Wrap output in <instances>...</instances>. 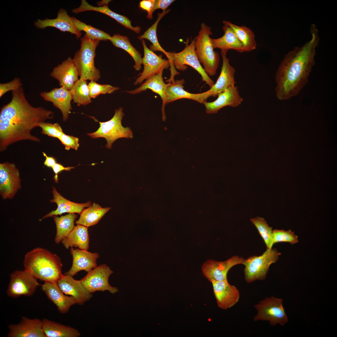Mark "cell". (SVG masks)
<instances>
[{"mask_svg":"<svg viewBox=\"0 0 337 337\" xmlns=\"http://www.w3.org/2000/svg\"><path fill=\"white\" fill-rule=\"evenodd\" d=\"M12 98L2 106L0 113V151L3 152L13 143L23 140L39 142L31 130L41 123L52 119L53 111L32 106L26 99L22 86L12 91Z\"/></svg>","mask_w":337,"mask_h":337,"instance_id":"6da1fadb","label":"cell"},{"mask_svg":"<svg viewBox=\"0 0 337 337\" xmlns=\"http://www.w3.org/2000/svg\"><path fill=\"white\" fill-rule=\"evenodd\" d=\"M310 31L311 39L302 47H295L284 57L277 70L275 88L280 100H289L298 95L308 82V77L315 64V48L320 40L314 24Z\"/></svg>","mask_w":337,"mask_h":337,"instance_id":"7a4b0ae2","label":"cell"},{"mask_svg":"<svg viewBox=\"0 0 337 337\" xmlns=\"http://www.w3.org/2000/svg\"><path fill=\"white\" fill-rule=\"evenodd\" d=\"M23 266L25 270L44 282L57 283L63 275L61 258L42 248L28 252L24 256Z\"/></svg>","mask_w":337,"mask_h":337,"instance_id":"3957f363","label":"cell"},{"mask_svg":"<svg viewBox=\"0 0 337 337\" xmlns=\"http://www.w3.org/2000/svg\"><path fill=\"white\" fill-rule=\"evenodd\" d=\"M100 42L91 39L85 34L81 39L80 48L72 59L80 78L95 82L100 79V70L94 63L95 50Z\"/></svg>","mask_w":337,"mask_h":337,"instance_id":"277c9868","label":"cell"},{"mask_svg":"<svg viewBox=\"0 0 337 337\" xmlns=\"http://www.w3.org/2000/svg\"><path fill=\"white\" fill-rule=\"evenodd\" d=\"M196 42L195 37L191 40L189 44V39L188 38L184 42L185 47L182 51L178 53L168 52L167 58L170 63L171 76H173L178 74L174 67L178 70L184 71L188 68L186 65L189 66L200 74L202 81L211 88L214 85V81L206 73L198 59L195 51Z\"/></svg>","mask_w":337,"mask_h":337,"instance_id":"5b68a950","label":"cell"},{"mask_svg":"<svg viewBox=\"0 0 337 337\" xmlns=\"http://www.w3.org/2000/svg\"><path fill=\"white\" fill-rule=\"evenodd\" d=\"M212 35L210 27L202 23L198 34L195 37V51L198 59L206 73L210 76L215 75L220 61L219 54L214 50L212 45L210 37Z\"/></svg>","mask_w":337,"mask_h":337,"instance_id":"8992f818","label":"cell"},{"mask_svg":"<svg viewBox=\"0 0 337 337\" xmlns=\"http://www.w3.org/2000/svg\"><path fill=\"white\" fill-rule=\"evenodd\" d=\"M124 115L122 108L115 109L114 115L109 120L105 122L97 120L100 124L99 128L88 135L93 138H105L107 142L105 147L109 149L112 148L113 143L118 139L132 138L133 133L130 128L124 127L122 125L121 120Z\"/></svg>","mask_w":337,"mask_h":337,"instance_id":"52a82bcc","label":"cell"},{"mask_svg":"<svg viewBox=\"0 0 337 337\" xmlns=\"http://www.w3.org/2000/svg\"><path fill=\"white\" fill-rule=\"evenodd\" d=\"M281 255L276 248H271L267 249L261 255L254 256L245 259L242 264L245 266L244 271L246 282L250 283L265 279L270 266L278 260Z\"/></svg>","mask_w":337,"mask_h":337,"instance_id":"ba28073f","label":"cell"},{"mask_svg":"<svg viewBox=\"0 0 337 337\" xmlns=\"http://www.w3.org/2000/svg\"><path fill=\"white\" fill-rule=\"evenodd\" d=\"M283 301L281 298L273 296L260 301L254 305L257 312L253 318L254 320L268 321L272 326L279 324L284 326L288 320L282 305Z\"/></svg>","mask_w":337,"mask_h":337,"instance_id":"9c48e42d","label":"cell"},{"mask_svg":"<svg viewBox=\"0 0 337 337\" xmlns=\"http://www.w3.org/2000/svg\"><path fill=\"white\" fill-rule=\"evenodd\" d=\"M40 285L37 279L28 271L17 270L10 275L7 294L14 298L31 296Z\"/></svg>","mask_w":337,"mask_h":337,"instance_id":"30bf717a","label":"cell"},{"mask_svg":"<svg viewBox=\"0 0 337 337\" xmlns=\"http://www.w3.org/2000/svg\"><path fill=\"white\" fill-rule=\"evenodd\" d=\"M113 271L105 264L96 266L80 280L83 285L90 293L96 291H108L113 294L118 291L117 288L111 286L108 280Z\"/></svg>","mask_w":337,"mask_h":337,"instance_id":"8fae6325","label":"cell"},{"mask_svg":"<svg viewBox=\"0 0 337 337\" xmlns=\"http://www.w3.org/2000/svg\"><path fill=\"white\" fill-rule=\"evenodd\" d=\"M144 48V56L142 58L144 70L135 80L134 85L141 84L145 80L163 72L170 66L168 60L162 58V55L158 56L147 46L144 39L141 40Z\"/></svg>","mask_w":337,"mask_h":337,"instance_id":"7c38bea8","label":"cell"},{"mask_svg":"<svg viewBox=\"0 0 337 337\" xmlns=\"http://www.w3.org/2000/svg\"><path fill=\"white\" fill-rule=\"evenodd\" d=\"M18 169L8 162L0 164V193L3 199L12 198L21 188Z\"/></svg>","mask_w":337,"mask_h":337,"instance_id":"4fadbf2b","label":"cell"},{"mask_svg":"<svg viewBox=\"0 0 337 337\" xmlns=\"http://www.w3.org/2000/svg\"><path fill=\"white\" fill-rule=\"evenodd\" d=\"M244 260L243 258L237 256L223 261L209 259L203 263L201 270L204 276L209 281L212 280L218 281L226 280L230 269L237 265L242 264Z\"/></svg>","mask_w":337,"mask_h":337,"instance_id":"5bb4252c","label":"cell"},{"mask_svg":"<svg viewBox=\"0 0 337 337\" xmlns=\"http://www.w3.org/2000/svg\"><path fill=\"white\" fill-rule=\"evenodd\" d=\"M210 282L219 308L226 310L238 302L240 297L239 291L235 286L230 284L227 279L218 281L212 280Z\"/></svg>","mask_w":337,"mask_h":337,"instance_id":"9a60e30c","label":"cell"},{"mask_svg":"<svg viewBox=\"0 0 337 337\" xmlns=\"http://www.w3.org/2000/svg\"><path fill=\"white\" fill-rule=\"evenodd\" d=\"M9 337H46L42 329V320L23 316L17 324L8 325Z\"/></svg>","mask_w":337,"mask_h":337,"instance_id":"2e32d148","label":"cell"},{"mask_svg":"<svg viewBox=\"0 0 337 337\" xmlns=\"http://www.w3.org/2000/svg\"><path fill=\"white\" fill-rule=\"evenodd\" d=\"M70 253L73 258L72 265L65 275L73 276L80 271L88 272L97 266L96 261L99 256L98 253L73 247L70 248Z\"/></svg>","mask_w":337,"mask_h":337,"instance_id":"e0dca14e","label":"cell"},{"mask_svg":"<svg viewBox=\"0 0 337 337\" xmlns=\"http://www.w3.org/2000/svg\"><path fill=\"white\" fill-rule=\"evenodd\" d=\"M40 95L44 100L51 102L53 105L59 109L62 115L63 121L68 119L72 107L71 101L73 98L70 91L61 87L54 88L49 91H43Z\"/></svg>","mask_w":337,"mask_h":337,"instance_id":"ac0fdd59","label":"cell"},{"mask_svg":"<svg viewBox=\"0 0 337 337\" xmlns=\"http://www.w3.org/2000/svg\"><path fill=\"white\" fill-rule=\"evenodd\" d=\"M218 97L211 102H204L203 104L206 111L209 114H216L222 108L227 106L236 107L241 104L243 99L240 95L237 88L235 85L229 86L224 91L218 94Z\"/></svg>","mask_w":337,"mask_h":337,"instance_id":"d6986e66","label":"cell"},{"mask_svg":"<svg viewBox=\"0 0 337 337\" xmlns=\"http://www.w3.org/2000/svg\"><path fill=\"white\" fill-rule=\"evenodd\" d=\"M35 26L38 29H43L48 27H53L61 32H69L75 34L77 38L82 35L76 27L72 17L67 13L66 10L60 9L58 12L57 17L54 19H38L34 22Z\"/></svg>","mask_w":337,"mask_h":337,"instance_id":"ffe728a7","label":"cell"},{"mask_svg":"<svg viewBox=\"0 0 337 337\" xmlns=\"http://www.w3.org/2000/svg\"><path fill=\"white\" fill-rule=\"evenodd\" d=\"M57 284L65 294L73 297L78 304H84L92 296V294L85 288L81 280H76L71 276L63 275Z\"/></svg>","mask_w":337,"mask_h":337,"instance_id":"44dd1931","label":"cell"},{"mask_svg":"<svg viewBox=\"0 0 337 337\" xmlns=\"http://www.w3.org/2000/svg\"><path fill=\"white\" fill-rule=\"evenodd\" d=\"M51 76L59 81L61 87L70 90L78 80L77 70L72 59L69 57L55 67Z\"/></svg>","mask_w":337,"mask_h":337,"instance_id":"7402d4cb","label":"cell"},{"mask_svg":"<svg viewBox=\"0 0 337 337\" xmlns=\"http://www.w3.org/2000/svg\"><path fill=\"white\" fill-rule=\"evenodd\" d=\"M41 289L61 314L67 313L72 305L76 304V300L73 297L64 294L57 283L45 282L41 285Z\"/></svg>","mask_w":337,"mask_h":337,"instance_id":"603a6c76","label":"cell"},{"mask_svg":"<svg viewBox=\"0 0 337 337\" xmlns=\"http://www.w3.org/2000/svg\"><path fill=\"white\" fill-rule=\"evenodd\" d=\"M222 64L220 75L215 83L206 91L208 97H215L224 91L229 86L235 85V69L230 64L226 54L221 52Z\"/></svg>","mask_w":337,"mask_h":337,"instance_id":"cb8c5ba5","label":"cell"},{"mask_svg":"<svg viewBox=\"0 0 337 337\" xmlns=\"http://www.w3.org/2000/svg\"><path fill=\"white\" fill-rule=\"evenodd\" d=\"M52 193L53 199L51 200L50 202L56 203L57 208L55 210L52 211L44 216L40 219V221L65 213H77L80 215L85 208L88 207L91 205V203L90 201L82 203L71 201L61 195L54 187H53Z\"/></svg>","mask_w":337,"mask_h":337,"instance_id":"d4e9b609","label":"cell"},{"mask_svg":"<svg viewBox=\"0 0 337 337\" xmlns=\"http://www.w3.org/2000/svg\"><path fill=\"white\" fill-rule=\"evenodd\" d=\"M185 82L183 79L169 83L166 90V104L181 99H188L203 103L208 98L206 91L199 94H193L185 91L183 85Z\"/></svg>","mask_w":337,"mask_h":337,"instance_id":"484cf974","label":"cell"},{"mask_svg":"<svg viewBox=\"0 0 337 337\" xmlns=\"http://www.w3.org/2000/svg\"><path fill=\"white\" fill-rule=\"evenodd\" d=\"M163 72L156 74L147 79L140 87L132 90L127 91V92L130 94H135L149 89L158 94L162 100V118L163 121H164L166 119L164 108L166 105V90L168 84H165L163 81Z\"/></svg>","mask_w":337,"mask_h":337,"instance_id":"4316f807","label":"cell"},{"mask_svg":"<svg viewBox=\"0 0 337 337\" xmlns=\"http://www.w3.org/2000/svg\"><path fill=\"white\" fill-rule=\"evenodd\" d=\"M87 11H95L106 15L115 20L126 28L137 33H139L141 30V27L138 26L135 27L131 25V21L127 17L116 13L110 10L108 7V4L100 7H95L90 4L85 0H82L80 6L72 11L73 12L75 13Z\"/></svg>","mask_w":337,"mask_h":337,"instance_id":"83f0119b","label":"cell"},{"mask_svg":"<svg viewBox=\"0 0 337 337\" xmlns=\"http://www.w3.org/2000/svg\"><path fill=\"white\" fill-rule=\"evenodd\" d=\"M222 29L224 34L222 37L211 39L214 49L219 48L221 50V52L225 54L230 49L234 50L239 53L244 52L243 45L233 29L226 25H224Z\"/></svg>","mask_w":337,"mask_h":337,"instance_id":"f1b7e54d","label":"cell"},{"mask_svg":"<svg viewBox=\"0 0 337 337\" xmlns=\"http://www.w3.org/2000/svg\"><path fill=\"white\" fill-rule=\"evenodd\" d=\"M88 228L80 224L75 226L68 235L62 241L64 247L66 249L75 247L87 250L89 245Z\"/></svg>","mask_w":337,"mask_h":337,"instance_id":"f546056e","label":"cell"},{"mask_svg":"<svg viewBox=\"0 0 337 337\" xmlns=\"http://www.w3.org/2000/svg\"><path fill=\"white\" fill-rule=\"evenodd\" d=\"M42 329L46 337H78L81 334L76 329L46 319L42 320Z\"/></svg>","mask_w":337,"mask_h":337,"instance_id":"4dcf8cb0","label":"cell"},{"mask_svg":"<svg viewBox=\"0 0 337 337\" xmlns=\"http://www.w3.org/2000/svg\"><path fill=\"white\" fill-rule=\"evenodd\" d=\"M110 208L109 207L102 208L98 204L93 203L91 206L83 210L76 223L87 227L95 225Z\"/></svg>","mask_w":337,"mask_h":337,"instance_id":"1f68e13d","label":"cell"},{"mask_svg":"<svg viewBox=\"0 0 337 337\" xmlns=\"http://www.w3.org/2000/svg\"><path fill=\"white\" fill-rule=\"evenodd\" d=\"M224 25L230 27L234 31L238 39L243 46L244 52H249L256 49L257 44L255 34L249 28L244 26H239L229 21H223Z\"/></svg>","mask_w":337,"mask_h":337,"instance_id":"d6a6232c","label":"cell"},{"mask_svg":"<svg viewBox=\"0 0 337 337\" xmlns=\"http://www.w3.org/2000/svg\"><path fill=\"white\" fill-rule=\"evenodd\" d=\"M77 216L75 213H70L60 217L57 216L53 217L56 227V234L54 239L56 243L61 242L72 231Z\"/></svg>","mask_w":337,"mask_h":337,"instance_id":"836d02e7","label":"cell"},{"mask_svg":"<svg viewBox=\"0 0 337 337\" xmlns=\"http://www.w3.org/2000/svg\"><path fill=\"white\" fill-rule=\"evenodd\" d=\"M115 47L121 48L127 52L133 58L135 64L134 67L136 71H139L142 64V58L139 52L131 44L128 37L117 34L111 36L110 40Z\"/></svg>","mask_w":337,"mask_h":337,"instance_id":"e575fe53","label":"cell"},{"mask_svg":"<svg viewBox=\"0 0 337 337\" xmlns=\"http://www.w3.org/2000/svg\"><path fill=\"white\" fill-rule=\"evenodd\" d=\"M70 90L74 102L77 106L86 105L91 102L86 80L78 79Z\"/></svg>","mask_w":337,"mask_h":337,"instance_id":"d590c367","label":"cell"},{"mask_svg":"<svg viewBox=\"0 0 337 337\" xmlns=\"http://www.w3.org/2000/svg\"><path fill=\"white\" fill-rule=\"evenodd\" d=\"M170 9L163 11L161 13H158V17L155 22L144 32L143 34L139 36L138 38L140 40L147 39L152 43L150 46L149 49L153 51H160L168 57V52L166 51L160 45L157 37V29L159 22L161 19L169 12Z\"/></svg>","mask_w":337,"mask_h":337,"instance_id":"8d00e7d4","label":"cell"},{"mask_svg":"<svg viewBox=\"0 0 337 337\" xmlns=\"http://www.w3.org/2000/svg\"><path fill=\"white\" fill-rule=\"evenodd\" d=\"M74 24L80 32L83 31L85 34L91 39L97 41L110 40L111 36L104 31L87 25L78 20L74 17H72Z\"/></svg>","mask_w":337,"mask_h":337,"instance_id":"74e56055","label":"cell"},{"mask_svg":"<svg viewBox=\"0 0 337 337\" xmlns=\"http://www.w3.org/2000/svg\"><path fill=\"white\" fill-rule=\"evenodd\" d=\"M263 240L267 249L272 248V227L269 226L264 218L257 217L250 219Z\"/></svg>","mask_w":337,"mask_h":337,"instance_id":"f35d334b","label":"cell"},{"mask_svg":"<svg viewBox=\"0 0 337 337\" xmlns=\"http://www.w3.org/2000/svg\"><path fill=\"white\" fill-rule=\"evenodd\" d=\"M298 237L291 230L274 229L272 231V241L273 245L280 242H287L294 244L298 242Z\"/></svg>","mask_w":337,"mask_h":337,"instance_id":"ab89813d","label":"cell"},{"mask_svg":"<svg viewBox=\"0 0 337 337\" xmlns=\"http://www.w3.org/2000/svg\"><path fill=\"white\" fill-rule=\"evenodd\" d=\"M88 86L91 98H95L100 94L111 93L120 89L117 87L108 84H100L93 81L88 83Z\"/></svg>","mask_w":337,"mask_h":337,"instance_id":"60d3db41","label":"cell"},{"mask_svg":"<svg viewBox=\"0 0 337 337\" xmlns=\"http://www.w3.org/2000/svg\"><path fill=\"white\" fill-rule=\"evenodd\" d=\"M38 127L42 129V134L50 137L58 139L64 133L61 127L57 123L52 124L44 122L41 123Z\"/></svg>","mask_w":337,"mask_h":337,"instance_id":"b9f144b4","label":"cell"},{"mask_svg":"<svg viewBox=\"0 0 337 337\" xmlns=\"http://www.w3.org/2000/svg\"><path fill=\"white\" fill-rule=\"evenodd\" d=\"M66 150L71 149L77 150L79 147V139L77 137L63 133L58 139Z\"/></svg>","mask_w":337,"mask_h":337,"instance_id":"7bdbcfd3","label":"cell"},{"mask_svg":"<svg viewBox=\"0 0 337 337\" xmlns=\"http://www.w3.org/2000/svg\"><path fill=\"white\" fill-rule=\"evenodd\" d=\"M22 86L20 79L15 78L11 81L4 83L0 84V97L9 91L17 90Z\"/></svg>","mask_w":337,"mask_h":337,"instance_id":"ee69618b","label":"cell"},{"mask_svg":"<svg viewBox=\"0 0 337 337\" xmlns=\"http://www.w3.org/2000/svg\"><path fill=\"white\" fill-rule=\"evenodd\" d=\"M155 0H143L139 2V7L147 12V17L149 19L153 18L152 14Z\"/></svg>","mask_w":337,"mask_h":337,"instance_id":"f6af8a7d","label":"cell"},{"mask_svg":"<svg viewBox=\"0 0 337 337\" xmlns=\"http://www.w3.org/2000/svg\"><path fill=\"white\" fill-rule=\"evenodd\" d=\"M174 1V0H155L154 11L158 9H161L163 11H165L168 7Z\"/></svg>","mask_w":337,"mask_h":337,"instance_id":"bcb514c9","label":"cell"},{"mask_svg":"<svg viewBox=\"0 0 337 337\" xmlns=\"http://www.w3.org/2000/svg\"><path fill=\"white\" fill-rule=\"evenodd\" d=\"M74 168V167H64L61 164L56 163L52 168V170L55 174L54 179L56 183L58 181V173L62 171H70L71 169Z\"/></svg>","mask_w":337,"mask_h":337,"instance_id":"7dc6e473","label":"cell"},{"mask_svg":"<svg viewBox=\"0 0 337 337\" xmlns=\"http://www.w3.org/2000/svg\"><path fill=\"white\" fill-rule=\"evenodd\" d=\"M42 153L43 156L46 158L44 162V165L47 167L52 168L56 163V159L53 157L47 156L46 154L44 152H43Z\"/></svg>","mask_w":337,"mask_h":337,"instance_id":"c3c4849f","label":"cell"},{"mask_svg":"<svg viewBox=\"0 0 337 337\" xmlns=\"http://www.w3.org/2000/svg\"><path fill=\"white\" fill-rule=\"evenodd\" d=\"M110 0H103L102 1L99 2L98 5L99 7L102 6L103 5L108 4L109 2H110Z\"/></svg>","mask_w":337,"mask_h":337,"instance_id":"681fc988","label":"cell"}]
</instances>
